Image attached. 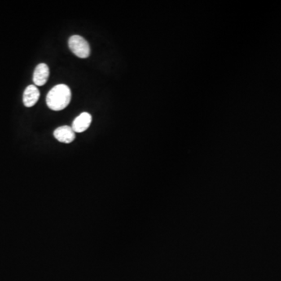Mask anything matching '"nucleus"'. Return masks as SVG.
<instances>
[{"label": "nucleus", "mask_w": 281, "mask_h": 281, "mask_svg": "<svg viewBox=\"0 0 281 281\" xmlns=\"http://www.w3.org/2000/svg\"><path fill=\"white\" fill-rule=\"evenodd\" d=\"M40 97L39 90L36 85H28L24 90L23 102L26 107H32L37 103Z\"/></svg>", "instance_id": "5"}, {"label": "nucleus", "mask_w": 281, "mask_h": 281, "mask_svg": "<svg viewBox=\"0 0 281 281\" xmlns=\"http://www.w3.org/2000/svg\"><path fill=\"white\" fill-rule=\"evenodd\" d=\"M71 99V92L66 85H58L49 91L46 96V104L50 110L60 111L64 110Z\"/></svg>", "instance_id": "1"}, {"label": "nucleus", "mask_w": 281, "mask_h": 281, "mask_svg": "<svg viewBox=\"0 0 281 281\" xmlns=\"http://www.w3.org/2000/svg\"><path fill=\"white\" fill-rule=\"evenodd\" d=\"M69 47L71 52L81 59L88 58L90 55L91 49L89 42L80 36H73L70 37Z\"/></svg>", "instance_id": "2"}, {"label": "nucleus", "mask_w": 281, "mask_h": 281, "mask_svg": "<svg viewBox=\"0 0 281 281\" xmlns=\"http://www.w3.org/2000/svg\"><path fill=\"white\" fill-rule=\"evenodd\" d=\"M92 120L93 118L89 112H82L74 120L72 129L74 131L77 132V133L85 131L90 126Z\"/></svg>", "instance_id": "6"}, {"label": "nucleus", "mask_w": 281, "mask_h": 281, "mask_svg": "<svg viewBox=\"0 0 281 281\" xmlns=\"http://www.w3.org/2000/svg\"><path fill=\"white\" fill-rule=\"evenodd\" d=\"M49 77V69L45 63H40L34 71L33 81L37 86H42L47 82Z\"/></svg>", "instance_id": "3"}, {"label": "nucleus", "mask_w": 281, "mask_h": 281, "mask_svg": "<svg viewBox=\"0 0 281 281\" xmlns=\"http://www.w3.org/2000/svg\"><path fill=\"white\" fill-rule=\"evenodd\" d=\"M54 137L59 142L71 143L75 139V132L69 126H62L54 131Z\"/></svg>", "instance_id": "4"}]
</instances>
